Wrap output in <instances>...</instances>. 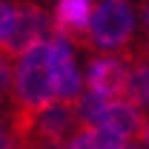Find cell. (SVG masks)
I'll list each match as a JSON object with an SVG mask.
<instances>
[{"mask_svg":"<svg viewBox=\"0 0 149 149\" xmlns=\"http://www.w3.org/2000/svg\"><path fill=\"white\" fill-rule=\"evenodd\" d=\"M12 95L17 112H35L55 100V83L49 72V46L37 40L15 55V74H12Z\"/></svg>","mask_w":149,"mask_h":149,"instance_id":"obj_1","label":"cell"},{"mask_svg":"<svg viewBox=\"0 0 149 149\" xmlns=\"http://www.w3.org/2000/svg\"><path fill=\"white\" fill-rule=\"evenodd\" d=\"M138 15L132 0H100L92 9V17L86 26L83 49L97 52H123L135 37Z\"/></svg>","mask_w":149,"mask_h":149,"instance_id":"obj_2","label":"cell"},{"mask_svg":"<svg viewBox=\"0 0 149 149\" xmlns=\"http://www.w3.org/2000/svg\"><path fill=\"white\" fill-rule=\"evenodd\" d=\"M46 46H49V72H52V83H55V97L74 100L83 92V77H80L77 63H74L72 40L52 32L46 37Z\"/></svg>","mask_w":149,"mask_h":149,"instance_id":"obj_3","label":"cell"},{"mask_svg":"<svg viewBox=\"0 0 149 149\" xmlns=\"http://www.w3.org/2000/svg\"><path fill=\"white\" fill-rule=\"evenodd\" d=\"M129 69H132L129 57H95L86 69V89L106 100L126 97Z\"/></svg>","mask_w":149,"mask_h":149,"instance_id":"obj_4","label":"cell"},{"mask_svg":"<svg viewBox=\"0 0 149 149\" xmlns=\"http://www.w3.org/2000/svg\"><path fill=\"white\" fill-rule=\"evenodd\" d=\"M49 35H52V17H49V12L37 0H23L17 6V17H15L12 37L6 43V52L15 57L26 46H32L37 40H46Z\"/></svg>","mask_w":149,"mask_h":149,"instance_id":"obj_5","label":"cell"},{"mask_svg":"<svg viewBox=\"0 0 149 149\" xmlns=\"http://www.w3.org/2000/svg\"><path fill=\"white\" fill-rule=\"evenodd\" d=\"M143 120L146 118H143V112H141L138 103H132L129 97H115V100H103L95 123L115 132V135H120L126 143H132V141H138Z\"/></svg>","mask_w":149,"mask_h":149,"instance_id":"obj_6","label":"cell"},{"mask_svg":"<svg viewBox=\"0 0 149 149\" xmlns=\"http://www.w3.org/2000/svg\"><path fill=\"white\" fill-rule=\"evenodd\" d=\"M92 9H95L92 0H57L55 15H52V32L69 37L77 46H83Z\"/></svg>","mask_w":149,"mask_h":149,"instance_id":"obj_7","label":"cell"},{"mask_svg":"<svg viewBox=\"0 0 149 149\" xmlns=\"http://www.w3.org/2000/svg\"><path fill=\"white\" fill-rule=\"evenodd\" d=\"M15 17H17V6L0 0V49H6V43H9V37H12Z\"/></svg>","mask_w":149,"mask_h":149,"instance_id":"obj_8","label":"cell"},{"mask_svg":"<svg viewBox=\"0 0 149 149\" xmlns=\"http://www.w3.org/2000/svg\"><path fill=\"white\" fill-rule=\"evenodd\" d=\"M12 74H15V57L6 49H0V103L12 92Z\"/></svg>","mask_w":149,"mask_h":149,"instance_id":"obj_9","label":"cell"},{"mask_svg":"<svg viewBox=\"0 0 149 149\" xmlns=\"http://www.w3.org/2000/svg\"><path fill=\"white\" fill-rule=\"evenodd\" d=\"M143 55L149 60V0L143 3Z\"/></svg>","mask_w":149,"mask_h":149,"instance_id":"obj_10","label":"cell"},{"mask_svg":"<svg viewBox=\"0 0 149 149\" xmlns=\"http://www.w3.org/2000/svg\"><path fill=\"white\" fill-rule=\"evenodd\" d=\"M138 141H141L143 146H149V120H143V126H141V135H138Z\"/></svg>","mask_w":149,"mask_h":149,"instance_id":"obj_11","label":"cell"},{"mask_svg":"<svg viewBox=\"0 0 149 149\" xmlns=\"http://www.w3.org/2000/svg\"><path fill=\"white\" fill-rule=\"evenodd\" d=\"M0 146H12V138H9V129L0 123Z\"/></svg>","mask_w":149,"mask_h":149,"instance_id":"obj_12","label":"cell"}]
</instances>
